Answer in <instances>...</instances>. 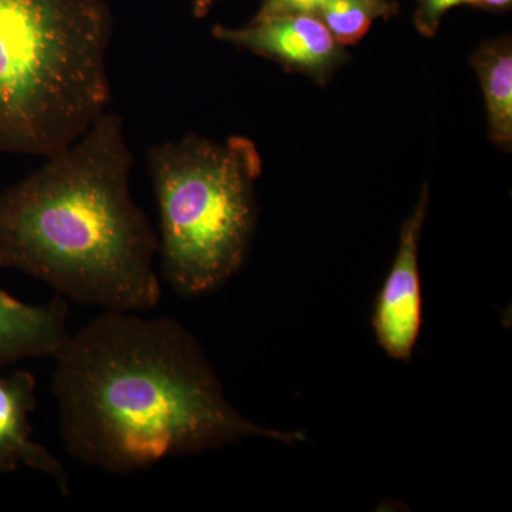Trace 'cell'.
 Segmentation results:
<instances>
[{"label": "cell", "mask_w": 512, "mask_h": 512, "mask_svg": "<svg viewBox=\"0 0 512 512\" xmlns=\"http://www.w3.org/2000/svg\"><path fill=\"white\" fill-rule=\"evenodd\" d=\"M36 389L32 373L0 377V474L29 467L52 477L67 494L66 468L47 448L32 440L29 414L37 406Z\"/></svg>", "instance_id": "obj_7"}, {"label": "cell", "mask_w": 512, "mask_h": 512, "mask_svg": "<svg viewBox=\"0 0 512 512\" xmlns=\"http://www.w3.org/2000/svg\"><path fill=\"white\" fill-rule=\"evenodd\" d=\"M67 303L28 305L0 288V367L23 359H55L70 335Z\"/></svg>", "instance_id": "obj_8"}, {"label": "cell", "mask_w": 512, "mask_h": 512, "mask_svg": "<svg viewBox=\"0 0 512 512\" xmlns=\"http://www.w3.org/2000/svg\"><path fill=\"white\" fill-rule=\"evenodd\" d=\"M55 360L67 454L106 473H137L247 437L306 440L245 419L195 336L167 316L106 311L70 335Z\"/></svg>", "instance_id": "obj_1"}, {"label": "cell", "mask_w": 512, "mask_h": 512, "mask_svg": "<svg viewBox=\"0 0 512 512\" xmlns=\"http://www.w3.org/2000/svg\"><path fill=\"white\" fill-rule=\"evenodd\" d=\"M483 87L490 138L498 147H512V42L510 36L487 40L471 59Z\"/></svg>", "instance_id": "obj_9"}, {"label": "cell", "mask_w": 512, "mask_h": 512, "mask_svg": "<svg viewBox=\"0 0 512 512\" xmlns=\"http://www.w3.org/2000/svg\"><path fill=\"white\" fill-rule=\"evenodd\" d=\"M471 6L487 10V12H507L511 9L512 0H474Z\"/></svg>", "instance_id": "obj_13"}, {"label": "cell", "mask_w": 512, "mask_h": 512, "mask_svg": "<svg viewBox=\"0 0 512 512\" xmlns=\"http://www.w3.org/2000/svg\"><path fill=\"white\" fill-rule=\"evenodd\" d=\"M46 158L0 192V268L104 311H153L158 237L131 197L134 158L121 117L106 111Z\"/></svg>", "instance_id": "obj_2"}, {"label": "cell", "mask_w": 512, "mask_h": 512, "mask_svg": "<svg viewBox=\"0 0 512 512\" xmlns=\"http://www.w3.org/2000/svg\"><path fill=\"white\" fill-rule=\"evenodd\" d=\"M212 33L222 42L274 60L288 72L306 74L320 84L348 60L345 46L315 15L305 13L252 19L239 29L217 25Z\"/></svg>", "instance_id": "obj_5"}, {"label": "cell", "mask_w": 512, "mask_h": 512, "mask_svg": "<svg viewBox=\"0 0 512 512\" xmlns=\"http://www.w3.org/2000/svg\"><path fill=\"white\" fill-rule=\"evenodd\" d=\"M399 12L392 0H326L315 16L342 46L355 45L376 19H389Z\"/></svg>", "instance_id": "obj_10"}, {"label": "cell", "mask_w": 512, "mask_h": 512, "mask_svg": "<svg viewBox=\"0 0 512 512\" xmlns=\"http://www.w3.org/2000/svg\"><path fill=\"white\" fill-rule=\"evenodd\" d=\"M217 2L218 0H194L192 2V13H194L195 18H205Z\"/></svg>", "instance_id": "obj_14"}, {"label": "cell", "mask_w": 512, "mask_h": 512, "mask_svg": "<svg viewBox=\"0 0 512 512\" xmlns=\"http://www.w3.org/2000/svg\"><path fill=\"white\" fill-rule=\"evenodd\" d=\"M414 12V26L421 35L433 37L440 28L441 19L448 10L461 5H473L474 0H417Z\"/></svg>", "instance_id": "obj_11"}, {"label": "cell", "mask_w": 512, "mask_h": 512, "mask_svg": "<svg viewBox=\"0 0 512 512\" xmlns=\"http://www.w3.org/2000/svg\"><path fill=\"white\" fill-rule=\"evenodd\" d=\"M147 163L164 281L183 298L217 291L244 265L254 235L258 148L247 137L188 134L151 147Z\"/></svg>", "instance_id": "obj_4"}, {"label": "cell", "mask_w": 512, "mask_h": 512, "mask_svg": "<svg viewBox=\"0 0 512 512\" xmlns=\"http://www.w3.org/2000/svg\"><path fill=\"white\" fill-rule=\"evenodd\" d=\"M429 212V187L400 231L396 258L380 289L372 325L377 342L394 360L410 362L423 322V298L419 274L421 229Z\"/></svg>", "instance_id": "obj_6"}, {"label": "cell", "mask_w": 512, "mask_h": 512, "mask_svg": "<svg viewBox=\"0 0 512 512\" xmlns=\"http://www.w3.org/2000/svg\"><path fill=\"white\" fill-rule=\"evenodd\" d=\"M104 0H0V153L49 157L111 101Z\"/></svg>", "instance_id": "obj_3"}, {"label": "cell", "mask_w": 512, "mask_h": 512, "mask_svg": "<svg viewBox=\"0 0 512 512\" xmlns=\"http://www.w3.org/2000/svg\"><path fill=\"white\" fill-rule=\"evenodd\" d=\"M326 0H261L258 13L254 19L271 18L279 15H295V13H305V15H315L319 6H322Z\"/></svg>", "instance_id": "obj_12"}]
</instances>
